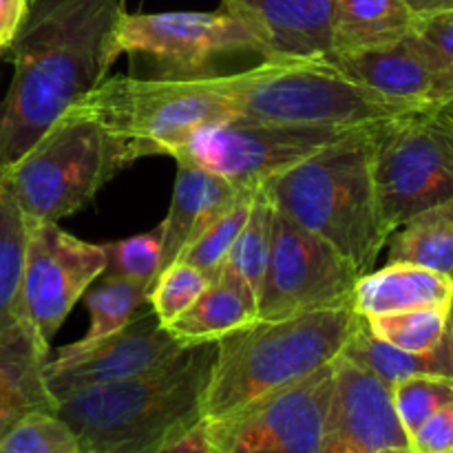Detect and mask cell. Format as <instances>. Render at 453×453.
<instances>
[{
    "mask_svg": "<svg viewBox=\"0 0 453 453\" xmlns=\"http://www.w3.org/2000/svg\"><path fill=\"white\" fill-rule=\"evenodd\" d=\"M410 447L394 410L392 385L348 358H334V389L317 453H376Z\"/></svg>",
    "mask_w": 453,
    "mask_h": 453,
    "instance_id": "9a60e30c",
    "label": "cell"
},
{
    "mask_svg": "<svg viewBox=\"0 0 453 453\" xmlns=\"http://www.w3.org/2000/svg\"><path fill=\"white\" fill-rule=\"evenodd\" d=\"M449 323H451V330H453V303H451V308H449Z\"/></svg>",
    "mask_w": 453,
    "mask_h": 453,
    "instance_id": "ab89813d",
    "label": "cell"
},
{
    "mask_svg": "<svg viewBox=\"0 0 453 453\" xmlns=\"http://www.w3.org/2000/svg\"><path fill=\"white\" fill-rule=\"evenodd\" d=\"M211 286L206 274L186 261L166 265L149 290V305L162 326L175 321L186 312L203 290Z\"/></svg>",
    "mask_w": 453,
    "mask_h": 453,
    "instance_id": "4dcf8cb0",
    "label": "cell"
},
{
    "mask_svg": "<svg viewBox=\"0 0 453 453\" xmlns=\"http://www.w3.org/2000/svg\"><path fill=\"white\" fill-rule=\"evenodd\" d=\"M0 453H82V447L56 411H34L4 434Z\"/></svg>",
    "mask_w": 453,
    "mask_h": 453,
    "instance_id": "f546056e",
    "label": "cell"
},
{
    "mask_svg": "<svg viewBox=\"0 0 453 453\" xmlns=\"http://www.w3.org/2000/svg\"><path fill=\"white\" fill-rule=\"evenodd\" d=\"M264 40V60L327 58L334 0H221Z\"/></svg>",
    "mask_w": 453,
    "mask_h": 453,
    "instance_id": "e0dca14e",
    "label": "cell"
},
{
    "mask_svg": "<svg viewBox=\"0 0 453 453\" xmlns=\"http://www.w3.org/2000/svg\"><path fill=\"white\" fill-rule=\"evenodd\" d=\"M447 111H449V113H453V104H449V106H447Z\"/></svg>",
    "mask_w": 453,
    "mask_h": 453,
    "instance_id": "60d3db41",
    "label": "cell"
},
{
    "mask_svg": "<svg viewBox=\"0 0 453 453\" xmlns=\"http://www.w3.org/2000/svg\"><path fill=\"white\" fill-rule=\"evenodd\" d=\"M49 348L16 321L0 334V441L34 411H56V398L44 385Z\"/></svg>",
    "mask_w": 453,
    "mask_h": 453,
    "instance_id": "d6986e66",
    "label": "cell"
},
{
    "mask_svg": "<svg viewBox=\"0 0 453 453\" xmlns=\"http://www.w3.org/2000/svg\"><path fill=\"white\" fill-rule=\"evenodd\" d=\"M149 290L142 283L102 274L82 296L91 314V326L80 341H97L124 330L137 317V310L149 303Z\"/></svg>",
    "mask_w": 453,
    "mask_h": 453,
    "instance_id": "4316f807",
    "label": "cell"
},
{
    "mask_svg": "<svg viewBox=\"0 0 453 453\" xmlns=\"http://www.w3.org/2000/svg\"><path fill=\"white\" fill-rule=\"evenodd\" d=\"M177 343L153 310L135 317L124 330L97 341H75L60 348L44 365V385L58 401L82 389L133 379L175 357Z\"/></svg>",
    "mask_w": 453,
    "mask_h": 453,
    "instance_id": "5bb4252c",
    "label": "cell"
},
{
    "mask_svg": "<svg viewBox=\"0 0 453 453\" xmlns=\"http://www.w3.org/2000/svg\"><path fill=\"white\" fill-rule=\"evenodd\" d=\"M273 215L274 203L270 202L268 193L259 184L255 199H252L250 215L239 237L234 239L233 248L226 255L219 273L212 281H224L242 292L257 310L261 283H264L265 268L270 259V243H273ZM211 281V283H212Z\"/></svg>",
    "mask_w": 453,
    "mask_h": 453,
    "instance_id": "603a6c76",
    "label": "cell"
},
{
    "mask_svg": "<svg viewBox=\"0 0 453 453\" xmlns=\"http://www.w3.org/2000/svg\"><path fill=\"white\" fill-rule=\"evenodd\" d=\"M177 162L171 206L162 221V270L175 264L186 248L219 217L246 186H237L186 159Z\"/></svg>",
    "mask_w": 453,
    "mask_h": 453,
    "instance_id": "ac0fdd59",
    "label": "cell"
},
{
    "mask_svg": "<svg viewBox=\"0 0 453 453\" xmlns=\"http://www.w3.org/2000/svg\"><path fill=\"white\" fill-rule=\"evenodd\" d=\"M255 319V305L242 292L224 281H212L181 317L164 327L177 343L202 345L217 343Z\"/></svg>",
    "mask_w": 453,
    "mask_h": 453,
    "instance_id": "cb8c5ba5",
    "label": "cell"
},
{
    "mask_svg": "<svg viewBox=\"0 0 453 453\" xmlns=\"http://www.w3.org/2000/svg\"><path fill=\"white\" fill-rule=\"evenodd\" d=\"M418 20L405 0H334L332 53L396 42L410 35Z\"/></svg>",
    "mask_w": 453,
    "mask_h": 453,
    "instance_id": "44dd1931",
    "label": "cell"
},
{
    "mask_svg": "<svg viewBox=\"0 0 453 453\" xmlns=\"http://www.w3.org/2000/svg\"><path fill=\"white\" fill-rule=\"evenodd\" d=\"M361 274L341 252L274 208L270 259L257 319H281L349 305Z\"/></svg>",
    "mask_w": 453,
    "mask_h": 453,
    "instance_id": "8fae6325",
    "label": "cell"
},
{
    "mask_svg": "<svg viewBox=\"0 0 453 453\" xmlns=\"http://www.w3.org/2000/svg\"><path fill=\"white\" fill-rule=\"evenodd\" d=\"M449 279H451V283H453V270H451V274H449Z\"/></svg>",
    "mask_w": 453,
    "mask_h": 453,
    "instance_id": "b9f144b4",
    "label": "cell"
},
{
    "mask_svg": "<svg viewBox=\"0 0 453 453\" xmlns=\"http://www.w3.org/2000/svg\"><path fill=\"white\" fill-rule=\"evenodd\" d=\"M410 449L414 453H453V401L411 434Z\"/></svg>",
    "mask_w": 453,
    "mask_h": 453,
    "instance_id": "e575fe53",
    "label": "cell"
},
{
    "mask_svg": "<svg viewBox=\"0 0 453 453\" xmlns=\"http://www.w3.org/2000/svg\"><path fill=\"white\" fill-rule=\"evenodd\" d=\"M411 7V12L418 18L434 16V13L453 12V0H405Z\"/></svg>",
    "mask_w": 453,
    "mask_h": 453,
    "instance_id": "74e56055",
    "label": "cell"
},
{
    "mask_svg": "<svg viewBox=\"0 0 453 453\" xmlns=\"http://www.w3.org/2000/svg\"><path fill=\"white\" fill-rule=\"evenodd\" d=\"M414 31L434 56L442 73L453 82V12L420 18Z\"/></svg>",
    "mask_w": 453,
    "mask_h": 453,
    "instance_id": "836d02e7",
    "label": "cell"
},
{
    "mask_svg": "<svg viewBox=\"0 0 453 453\" xmlns=\"http://www.w3.org/2000/svg\"><path fill=\"white\" fill-rule=\"evenodd\" d=\"M217 343L186 345L144 374L62 398L56 414L82 453H157L203 420Z\"/></svg>",
    "mask_w": 453,
    "mask_h": 453,
    "instance_id": "7a4b0ae2",
    "label": "cell"
},
{
    "mask_svg": "<svg viewBox=\"0 0 453 453\" xmlns=\"http://www.w3.org/2000/svg\"><path fill=\"white\" fill-rule=\"evenodd\" d=\"M106 270V246L82 242L58 224H29L18 321L47 348L93 281Z\"/></svg>",
    "mask_w": 453,
    "mask_h": 453,
    "instance_id": "4fadbf2b",
    "label": "cell"
},
{
    "mask_svg": "<svg viewBox=\"0 0 453 453\" xmlns=\"http://www.w3.org/2000/svg\"><path fill=\"white\" fill-rule=\"evenodd\" d=\"M230 118L303 127H370L414 109L354 82L330 58H281L193 78Z\"/></svg>",
    "mask_w": 453,
    "mask_h": 453,
    "instance_id": "5b68a950",
    "label": "cell"
},
{
    "mask_svg": "<svg viewBox=\"0 0 453 453\" xmlns=\"http://www.w3.org/2000/svg\"><path fill=\"white\" fill-rule=\"evenodd\" d=\"M363 319L376 339L405 352H427L436 348L449 330V308L445 305H423Z\"/></svg>",
    "mask_w": 453,
    "mask_h": 453,
    "instance_id": "83f0119b",
    "label": "cell"
},
{
    "mask_svg": "<svg viewBox=\"0 0 453 453\" xmlns=\"http://www.w3.org/2000/svg\"><path fill=\"white\" fill-rule=\"evenodd\" d=\"M127 144L133 162L146 155L171 157L202 127L230 118L193 78H104L73 102Z\"/></svg>",
    "mask_w": 453,
    "mask_h": 453,
    "instance_id": "52a82bcc",
    "label": "cell"
},
{
    "mask_svg": "<svg viewBox=\"0 0 453 453\" xmlns=\"http://www.w3.org/2000/svg\"><path fill=\"white\" fill-rule=\"evenodd\" d=\"M453 303V283L447 274L411 264H388L358 277L352 305L361 317L403 312L423 305Z\"/></svg>",
    "mask_w": 453,
    "mask_h": 453,
    "instance_id": "ffe728a7",
    "label": "cell"
},
{
    "mask_svg": "<svg viewBox=\"0 0 453 453\" xmlns=\"http://www.w3.org/2000/svg\"><path fill=\"white\" fill-rule=\"evenodd\" d=\"M376 453H414V451H411L410 447H389V449L376 451Z\"/></svg>",
    "mask_w": 453,
    "mask_h": 453,
    "instance_id": "f35d334b",
    "label": "cell"
},
{
    "mask_svg": "<svg viewBox=\"0 0 453 453\" xmlns=\"http://www.w3.org/2000/svg\"><path fill=\"white\" fill-rule=\"evenodd\" d=\"M380 124L357 128L261 181L277 211L330 243L361 277L374 268L389 239L374 184Z\"/></svg>",
    "mask_w": 453,
    "mask_h": 453,
    "instance_id": "3957f363",
    "label": "cell"
},
{
    "mask_svg": "<svg viewBox=\"0 0 453 453\" xmlns=\"http://www.w3.org/2000/svg\"><path fill=\"white\" fill-rule=\"evenodd\" d=\"M128 164L133 157L122 137L71 104L4 177L29 224H58L87 206Z\"/></svg>",
    "mask_w": 453,
    "mask_h": 453,
    "instance_id": "8992f818",
    "label": "cell"
},
{
    "mask_svg": "<svg viewBox=\"0 0 453 453\" xmlns=\"http://www.w3.org/2000/svg\"><path fill=\"white\" fill-rule=\"evenodd\" d=\"M119 56L149 58L162 66L155 78H199L230 53H259L264 40L255 27L233 12H124L115 31Z\"/></svg>",
    "mask_w": 453,
    "mask_h": 453,
    "instance_id": "9c48e42d",
    "label": "cell"
},
{
    "mask_svg": "<svg viewBox=\"0 0 453 453\" xmlns=\"http://www.w3.org/2000/svg\"><path fill=\"white\" fill-rule=\"evenodd\" d=\"M327 58L354 82L407 109H447L453 104V82L442 73L416 31L383 47L332 53Z\"/></svg>",
    "mask_w": 453,
    "mask_h": 453,
    "instance_id": "2e32d148",
    "label": "cell"
},
{
    "mask_svg": "<svg viewBox=\"0 0 453 453\" xmlns=\"http://www.w3.org/2000/svg\"><path fill=\"white\" fill-rule=\"evenodd\" d=\"M257 188H259V184H248L242 190V195L219 217H215L208 224V228L186 248L184 255L177 261H186V264L195 265V268L206 274L208 281H212L219 273L226 255L233 248L234 239L239 237L242 228L246 226Z\"/></svg>",
    "mask_w": 453,
    "mask_h": 453,
    "instance_id": "f1b7e54d",
    "label": "cell"
},
{
    "mask_svg": "<svg viewBox=\"0 0 453 453\" xmlns=\"http://www.w3.org/2000/svg\"><path fill=\"white\" fill-rule=\"evenodd\" d=\"M27 239L29 219L22 212L4 173H0V334L18 321Z\"/></svg>",
    "mask_w": 453,
    "mask_h": 453,
    "instance_id": "484cf974",
    "label": "cell"
},
{
    "mask_svg": "<svg viewBox=\"0 0 453 453\" xmlns=\"http://www.w3.org/2000/svg\"><path fill=\"white\" fill-rule=\"evenodd\" d=\"M334 389V361L308 379L206 423L211 453H317Z\"/></svg>",
    "mask_w": 453,
    "mask_h": 453,
    "instance_id": "7c38bea8",
    "label": "cell"
},
{
    "mask_svg": "<svg viewBox=\"0 0 453 453\" xmlns=\"http://www.w3.org/2000/svg\"><path fill=\"white\" fill-rule=\"evenodd\" d=\"M361 127H303L226 118L195 131L173 159H186L237 186L261 184Z\"/></svg>",
    "mask_w": 453,
    "mask_h": 453,
    "instance_id": "30bf717a",
    "label": "cell"
},
{
    "mask_svg": "<svg viewBox=\"0 0 453 453\" xmlns=\"http://www.w3.org/2000/svg\"><path fill=\"white\" fill-rule=\"evenodd\" d=\"M159 273H162V226L122 242L106 243L104 274L150 288Z\"/></svg>",
    "mask_w": 453,
    "mask_h": 453,
    "instance_id": "1f68e13d",
    "label": "cell"
},
{
    "mask_svg": "<svg viewBox=\"0 0 453 453\" xmlns=\"http://www.w3.org/2000/svg\"><path fill=\"white\" fill-rule=\"evenodd\" d=\"M388 264H411L449 277L453 270V199L434 206L394 230Z\"/></svg>",
    "mask_w": 453,
    "mask_h": 453,
    "instance_id": "d4e9b609",
    "label": "cell"
},
{
    "mask_svg": "<svg viewBox=\"0 0 453 453\" xmlns=\"http://www.w3.org/2000/svg\"><path fill=\"white\" fill-rule=\"evenodd\" d=\"M358 321L361 314L349 303L281 319H255L217 341L203 420L233 414L330 365L341 357Z\"/></svg>",
    "mask_w": 453,
    "mask_h": 453,
    "instance_id": "277c9868",
    "label": "cell"
},
{
    "mask_svg": "<svg viewBox=\"0 0 453 453\" xmlns=\"http://www.w3.org/2000/svg\"><path fill=\"white\" fill-rule=\"evenodd\" d=\"M394 410L407 436L436 414L441 407L453 401V379L442 376H411L392 385Z\"/></svg>",
    "mask_w": 453,
    "mask_h": 453,
    "instance_id": "d6a6232c",
    "label": "cell"
},
{
    "mask_svg": "<svg viewBox=\"0 0 453 453\" xmlns=\"http://www.w3.org/2000/svg\"><path fill=\"white\" fill-rule=\"evenodd\" d=\"M124 0H29L9 44L12 84L0 102V173L88 91L119 58L115 31Z\"/></svg>",
    "mask_w": 453,
    "mask_h": 453,
    "instance_id": "6da1fadb",
    "label": "cell"
},
{
    "mask_svg": "<svg viewBox=\"0 0 453 453\" xmlns=\"http://www.w3.org/2000/svg\"><path fill=\"white\" fill-rule=\"evenodd\" d=\"M374 184L392 234L405 221L453 199V113L410 111L376 128Z\"/></svg>",
    "mask_w": 453,
    "mask_h": 453,
    "instance_id": "ba28073f",
    "label": "cell"
},
{
    "mask_svg": "<svg viewBox=\"0 0 453 453\" xmlns=\"http://www.w3.org/2000/svg\"><path fill=\"white\" fill-rule=\"evenodd\" d=\"M157 453H211V445H208L206 436V423H199L197 427L190 429L186 436H181L180 441L171 442L168 447L159 449Z\"/></svg>",
    "mask_w": 453,
    "mask_h": 453,
    "instance_id": "8d00e7d4",
    "label": "cell"
},
{
    "mask_svg": "<svg viewBox=\"0 0 453 453\" xmlns=\"http://www.w3.org/2000/svg\"><path fill=\"white\" fill-rule=\"evenodd\" d=\"M341 357L352 361L354 365L372 372L385 383L394 385L411 376H442L453 379V330L442 336L436 348L427 352H405L388 345L385 341L376 339L367 327L365 319L361 317L357 330L349 336L348 345L343 348Z\"/></svg>",
    "mask_w": 453,
    "mask_h": 453,
    "instance_id": "7402d4cb",
    "label": "cell"
},
{
    "mask_svg": "<svg viewBox=\"0 0 453 453\" xmlns=\"http://www.w3.org/2000/svg\"><path fill=\"white\" fill-rule=\"evenodd\" d=\"M29 12V0H0V49H9Z\"/></svg>",
    "mask_w": 453,
    "mask_h": 453,
    "instance_id": "d590c367",
    "label": "cell"
}]
</instances>
